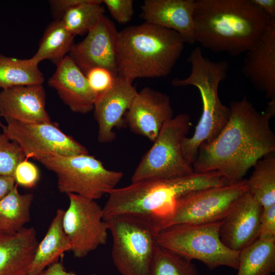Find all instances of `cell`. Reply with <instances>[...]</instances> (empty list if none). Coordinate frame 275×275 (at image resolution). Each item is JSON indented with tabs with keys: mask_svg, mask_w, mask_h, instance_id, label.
<instances>
[{
	"mask_svg": "<svg viewBox=\"0 0 275 275\" xmlns=\"http://www.w3.org/2000/svg\"><path fill=\"white\" fill-rule=\"evenodd\" d=\"M113 19L125 24L131 20L134 14L132 0H102Z\"/></svg>",
	"mask_w": 275,
	"mask_h": 275,
	"instance_id": "cell-33",
	"label": "cell"
},
{
	"mask_svg": "<svg viewBox=\"0 0 275 275\" xmlns=\"http://www.w3.org/2000/svg\"><path fill=\"white\" fill-rule=\"evenodd\" d=\"M194 19L196 42L232 56L257 46L275 23L251 0H195Z\"/></svg>",
	"mask_w": 275,
	"mask_h": 275,
	"instance_id": "cell-2",
	"label": "cell"
},
{
	"mask_svg": "<svg viewBox=\"0 0 275 275\" xmlns=\"http://www.w3.org/2000/svg\"><path fill=\"white\" fill-rule=\"evenodd\" d=\"M221 221L205 224H181L160 230L157 244L189 260L196 259L209 269L226 266L237 269L239 253L222 241Z\"/></svg>",
	"mask_w": 275,
	"mask_h": 275,
	"instance_id": "cell-7",
	"label": "cell"
},
{
	"mask_svg": "<svg viewBox=\"0 0 275 275\" xmlns=\"http://www.w3.org/2000/svg\"><path fill=\"white\" fill-rule=\"evenodd\" d=\"M245 53L242 74L266 98L275 101V23L262 42Z\"/></svg>",
	"mask_w": 275,
	"mask_h": 275,
	"instance_id": "cell-20",
	"label": "cell"
},
{
	"mask_svg": "<svg viewBox=\"0 0 275 275\" xmlns=\"http://www.w3.org/2000/svg\"><path fill=\"white\" fill-rule=\"evenodd\" d=\"M102 0H85L66 11L60 20L74 36L88 33L103 16Z\"/></svg>",
	"mask_w": 275,
	"mask_h": 275,
	"instance_id": "cell-28",
	"label": "cell"
},
{
	"mask_svg": "<svg viewBox=\"0 0 275 275\" xmlns=\"http://www.w3.org/2000/svg\"><path fill=\"white\" fill-rule=\"evenodd\" d=\"M85 0H51L49 1L56 20H60L65 13L71 8L83 3Z\"/></svg>",
	"mask_w": 275,
	"mask_h": 275,
	"instance_id": "cell-35",
	"label": "cell"
},
{
	"mask_svg": "<svg viewBox=\"0 0 275 275\" xmlns=\"http://www.w3.org/2000/svg\"><path fill=\"white\" fill-rule=\"evenodd\" d=\"M48 84L73 112L86 114L93 110L97 95L90 88L85 74L68 55L57 65Z\"/></svg>",
	"mask_w": 275,
	"mask_h": 275,
	"instance_id": "cell-18",
	"label": "cell"
},
{
	"mask_svg": "<svg viewBox=\"0 0 275 275\" xmlns=\"http://www.w3.org/2000/svg\"><path fill=\"white\" fill-rule=\"evenodd\" d=\"M149 275H200L191 261L158 244L151 265Z\"/></svg>",
	"mask_w": 275,
	"mask_h": 275,
	"instance_id": "cell-29",
	"label": "cell"
},
{
	"mask_svg": "<svg viewBox=\"0 0 275 275\" xmlns=\"http://www.w3.org/2000/svg\"><path fill=\"white\" fill-rule=\"evenodd\" d=\"M42 85L17 86L0 92V117L24 123L50 122Z\"/></svg>",
	"mask_w": 275,
	"mask_h": 275,
	"instance_id": "cell-17",
	"label": "cell"
},
{
	"mask_svg": "<svg viewBox=\"0 0 275 275\" xmlns=\"http://www.w3.org/2000/svg\"><path fill=\"white\" fill-rule=\"evenodd\" d=\"M67 195L69 204L64 210L63 227L73 256L82 258L106 243L108 227L103 207L96 200L73 194Z\"/></svg>",
	"mask_w": 275,
	"mask_h": 275,
	"instance_id": "cell-12",
	"label": "cell"
},
{
	"mask_svg": "<svg viewBox=\"0 0 275 275\" xmlns=\"http://www.w3.org/2000/svg\"><path fill=\"white\" fill-rule=\"evenodd\" d=\"M64 212L62 209L57 210L44 237L38 243L28 275H37L70 251V242L63 227Z\"/></svg>",
	"mask_w": 275,
	"mask_h": 275,
	"instance_id": "cell-22",
	"label": "cell"
},
{
	"mask_svg": "<svg viewBox=\"0 0 275 275\" xmlns=\"http://www.w3.org/2000/svg\"><path fill=\"white\" fill-rule=\"evenodd\" d=\"M173 117L169 95L146 87L138 92L124 119L132 132L153 142L164 124Z\"/></svg>",
	"mask_w": 275,
	"mask_h": 275,
	"instance_id": "cell-14",
	"label": "cell"
},
{
	"mask_svg": "<svg viewBox=\"0 0 275 275\" xmlns=\"http://www.w3.org/2000/svg\"><path fill=\"white\" fill-rule=\"evenodd\" d=\"M221 183L216 172H194L181 177L144 180L116 187L107 195L103 207V218L125 214L143 216L152 220L159 231L160 225L173 214L180 198Z\"/></svg>",
	"mask_w": 275,
	"mask_h": 275,
	"instance_id": "cell-3",
	"label": "cell"
},
{
	"mask_svg": "<svg viewBox=\"0 0 275 275\" xmlns=\"http://www.w3.org/2000/svg\"><path fill=\"white\" fill-rule=\"evenodd\" d=\"M37 275H77V274L66 270L64 265L61 262L57 261L47 268L40 272ZM87 275H97L96 273H92Z\"/></svg>",
	"mask_w": 275,
	"mask_h": 275,
	"instance_id": "cell-36",
	"label": "cell"
},
{
	"mask_svg": "<svg viewBox=\"0 0 275 275\" xmlns=\"http://www.w3.org/2000/svg\"><path fill=\"white\" fill-rule=\"evenodd\" d=\"M258 239L263 240H275V204L263 208Z\"/></svg>",
	"mask_w": 275,
	"mask_h": 275,
	"instance_id": "cell-34",
	"label": "cell"
},
{
	"mask_svg": "<svg viewBox=\"0 0 275 275\" xmlns=\"http://www.w3.org/2000/svg\"><path fill=\"white\" fill-rule=\"evenodd\" d=\"M13 177L17 185L31 188L38 183L40 173L37 167L25 159L16 166Z\"/></svg>",
	"mask_w": 275,
	"mask_h": 275,
	"instance_id": "cell-32",
	"label": "cell"
},
{
	"mask_svg": "<svg viewBox=\"0 0 275 275\" xmlns=\"http://www.w3.org/2000/svg\"><path fill=\"white\" fill-rule=\"evenodd\" d=\"M118 34L115 24L104 15L82 41L74 44L68 56L84 74L91 68L102 67L118 75Z\"/></svg>",
	"mask_w": 275,
	"mask_h": 275,
	"instance_id": "cell-13",
	"label": "cell"
},
{
	"mask_svg": "<svg viewBox=\"0 0 275 275\" xmlns=\"http://www.w3.org/2000/svg\"><path fill=\"white\" fill-rule=\"evenodd\" d=\"M0 127L3 133L19 146L26 159L39 161L53 156L89 154L84 146L65 134L52 121L24 123L8 121L6 124L0 122Z\"/></svg>",
	"mask_w": 275,
	"mask_h": 275,
	"instance_id": "cell-11",
	"label": "cell"
},
{
	"mask_svg": "<svg viewBox=\"0 0 275 275\" xmlns=\"http://www.w3.org/2000/svg\"><path fill=\"white\" fill-rule=\"evenodd\" d=\"M187 61L190 72L184 78H175L172 81L175 87L193 86L199 91L202 102V113L193 135L185 137L182 142V151L185 159L194 162L200 146L212 142L227 123L230 108L221 101L218 90L227 76L229 68L227 61H212L205 57L200 47L191 52Z\"/></svg>",
	"mask_w": 275,
	"mask_h": 275,
	"instance_id": "cell-5",
	"label": "cell"
},
{
	"mask_svg": "<svg viewBox=\"0 0 275 275\" xmlns=\"http://www.w3.org/2000/svg\"><path fill=\"white\" fill-rule=\"evenodd\" d=\"M38 243L33 227L0 234V275H28Z\"/></svg>",
	"mask_w": 275,
	"mask_h": 275,
	"instance_id": "cell-21",
	"label": "cell"
},
{
	"mask_svg": "<svg viewBox=\"0 0 275 275\" xmlns=\"http://www.w3.org/2000/svg\"><path fill=\"white\" fill-rule=\"evenodd\" d=\"M184 43L176 32L146 22L125 28L118 34V76L131 83L138 78L167 76Z\"/></svg>",
	"mask_w": 275,
	"mask_h": 275,
	"instance_id": "cell-4",
	"label": "cell"
},
{
	"mask_svg": "<svg viewBox=\"0 0 275 275\" xmlns=\"http://www.w3.org/2000/svg\"><path fill=\"white\" fill-rule=\"evenodd\" d=\"M74 37L61 20H55L46 28L38 49L31 58L37 64L48 60L57 65L74 45Z\"/></svg>",
	"mask_w": 275,
	"mask_h": 275,
	"instance_id": "cell-25",
	"label": "cell"
},
{
	"mask_svg": "<svg viewBox=\"0 0 275 275\" xmlns=\"http://www.w3.org/2000/svg\"><path fill=\"white\" fill-rule=\"evenodd\" d=\"M85 75L90 88L97 96L108 89L118 76L109 70L102 67L91 68Z\"/></svg>",
	"mask_w": 275,
	"mask_h": 275,
	"instance_id": "cell-31",
	"label": "cell"
},
{
	"mask_svg": "<svg viewBox=\"0 0 275 275\" xmlns=\"http://www.w3.org/2000/svg\"><path fill=\"white\" fill-rule=\"evenodd\" d=\"M195 7V0H145L140 15L145 22L173 30L185 43L193 44Z\"/></svg>",
	"mask_w": 275,
	"mask_h": 275,
	"instance_id": "cell-19",
	"label": "cell"
},
{
	"mask_svg": "<svg viewBox=\"0 0 275 275\" xmlns=\"http://www.w3.org/2000/svg\"><path fill=\"white\" fill-rule=\"evenodd\" d=\"M262 209L249 191L239 197L221 222L223 243L230 250L240 252L257 240Z\"/></svg>",
	"mask_w": 275,
	"mask_h": 275,
	"instance_id": "cell-16",
	"label": "cell"
},
{
	"mask_svg": "<svg viewBox=\"0 0 275 275\" xmlns=\"http://www.w3.org/2000/svg\"><path fill=\"white\" fill-rule=\"evenodd\" d=\"M39 162L56 174L60 192L94 200L108 195L123 177L122 172L106 168L101 161L89 154L53 156Z\"/></svg>",
	"mask_w": 275,
	"mask_h": 275,
	"instance_id": "cell-8",
	"label": "cell"
},
{
	"mask_svg": "<svg viewBox=\"0 0 275 275\" xmlns=\"http://www.w3.org/2000/svg\"><path fill=\"white\" fill-rule=\"evenodd\" d=\"M247 180L249 191L266 208L275 204V152L269 153L254 165Z\"/></svg>",
	"mask_w": 275,
	"mask_h": 275,
	"instance_id": "cell-27",
	"label": "cell"
},
{
	"mask_svg": "<svg viewBox=\"0 0 275 275\" xmlns=\"http://www.w3.org/2000/svg\"><path fill=\"white\" fill-rule=\"evenodd\" d=\"M251 1L271 19H275L274 0H251Z\"/></svg>",
	"mask_w": 275,
	"mask_h": 275,
	"instance_id": "cell-37",
	"label": "cell"
},
{
	"mask_svg": "<svg viewBox=\"0 0 275 275\" xmlns=\"http://www.w3.org/2000/svg\"><path fill=\"white\" fill-rule=\"evenodd\" d=\"M112 236V258L121 275H149L159 232L150 219L125 214L105 219Z\"/></svg>",
	"mask_w": 275,
	"mask_h": 275,
	"instance_id": "cell-6",
	"label": "cell"
},
{
	"mask_svg": "<svg viewBox=\"0 0 275 275\" xmlns=\"http://www.w3.org/2000/svg\"><path fill=\"white\" fill-rule=\"evenodd\" d=\"M137 93L132 83L118 76L108 89L97 96L93 111L99 142L109 143L115 139L114 130L125 124V114Z\"/></svg>",
	"mask_w": 275,
	"mask_h": 275,
	"instance_id": "cell-15",
	"label": "cell"
},
{
	"mask_svg": "<svg viewBox=\"0 0 275 275\" xmlns=\"http://www.w3.org/2000/svg\"><path fill=\"white\" fill-rule=\"evenodd\" d=\"M33 199L32 194H21L16 184L0 200V234H13L25 228L31 220Z\"/></svg>",
	"mask_w": 275,
	"mask_h": 275,
	"instance_id": "cell-23",
	"label": "cell"
},
{
	"mask_svg": "<svg viewBox=\"0 0 275 275\" xmlns=\"http://www.w3.org/2000/svg\"><path fill=\"white\" fill-rule=\"evenodd\" d=\"M191 125L190 116L184 113L168 121L135 169L131 182L169 179L194 172L182 151V141Z\"/></svg>",
	"mask_w": 275,
	"mask_h": 275,
	"instance_id": "cell-9",
	"label": "cell"
},
{
	"mask_svg": "<svg viewBox=\"0 0 275 275\" xmlns=\"http://www.w3.org/2000/svg\"><path fill=\"white\" fill-rule=\"evenodd\" d=\"M43 73L32 58L21 59L0 54V88L42 85Z\"/></svg>",
	"mask_w": 275,
	"mask_h": 275,
	"instance_id": "cell-26",
	"label": "cell"
},
{
	"mask_svg": "<svg viewBox=\"0 0 275 275\" xmlns=\"http://www.w3.org/2000/svg\"><path fill=\"white\" fill-rule=\"evenodd\" d=\"M25 159L19 146L0 133V175L13 176L16 166Z\"/></svg>",
	"mask_w": 275,
	"mask_h": 275,
	"instance_id": "cell-30",
	"label": "cell"
},
{
	"mask_svg": "<svg viewBox=\"0 0 275 275\" xmlns=\"http://www.w3.org/2000/svg\"><path fill=\"white\" fill-rule=\"evenodd\" d=\"M15 184L13 176L0 175V200L7 195Z\"/></svg>",
	"mask_w": 275,
	"mask_h": 275,
	"instance_id": "cell-38",
	"label": "cell"
},
{
	"mask_svg": "<svg viewBox=\"0 0 275 275\" xmlns=\"http://www.w3.org/2000/svg\"><path fill=\"white\" fill-rule=\"evenodd\" d=\"M249 190L247 180L205 188L180 198L171 216L159 226V231L181 224H205L223 220L235 202Z\"/></svg>",
	"mask_w": 275,
	"mask_h": 275,
	"instance_id": "cell-10",
	"label": "cell"
},
{
	"mask_svg": "<svg viewBox=\"0 0 275 275\" xmlns=\"http://www.w3.org/2000/svg\"><path fill=\"white\" fill-rule=\"evenodd\" d=\"M236 275H271L275 272V240L257 239L239 253Z\"/></svg>",
	"mask_w": 275,
	"mask_h": 275,
	"instance_id": "cell-24",
	"label": "cell"
},
{
	"mask_svg": "<svg viewBox=\"0 0 275 275\" xmlns=\"http://www.w3.org/2000/svg\"><path fill=\"white\" fill-rule=\"evenodd\" d=\"M229 120L212 142L202 144L193 164L195 172L216 171L227 184L243 179L265 155L275 152V135L270 126L274 115L259 112L245 96L230 104Z\"/></svg>",
	"mask_w": 275,
	"mask_h": 275,
	"instance_id": "cell-1",
	"label": "cell"
}]
</instances>
